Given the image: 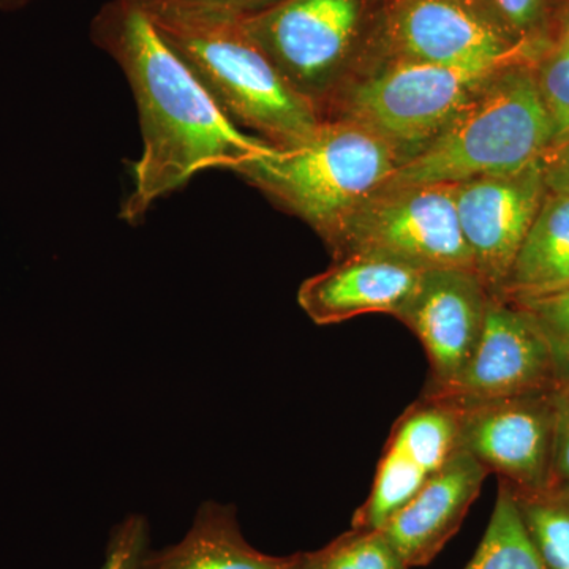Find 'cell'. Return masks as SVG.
I'll return each instance as SVG.
<instances>
[{
    "instance_id": "cell-27",
    "label": "cell",
    "mask_w": 569,
    "mask_h": 569,
    "mask_svg": "<svg viewBox=\"0 0 569 569\" xmlns=\"http://www.w3.org/2000/svg\"><path fill=\"white\" fill-rule=\"evenodd\" d=\"M541 162L548 190L569 197V137L556 142Z\"/></svg>"
},
{
    "instance_id": "cell-22",
    "label": "cell",
    "mask_w": 569,
    "mask_h": 569,
    "mask_svg": "<svg viewBox=\"0 0 569 569\" xmlns=\"http://www.w3.org/2000/svg\"><path fill=\"white\" fill-rule=\"evenodd\" d=\"M518 305L530 313L545 336L557 385L569 383V290Z\"/></svg>"
},
{
    "instance_id": "cell-7",
    "label": "cell",
    "mask_w": 569,
    "mask_h": 569,
    "mask_svg": "<svg viewBox=\"0 0 569 569\" xmlns=\"http://www.w3.org/2000/svg\"><path fill=\"white\" fill-rule=\"evenodd\" d=\"M332 260L373 254L418 271H473L456 206V183H385L326 242ZM475 272V271H473Z\"/></svg>"
},
{
    "instance_id": "cell-8",
    "label": "cell",
    "mask_w": 569,
    "mask_h": 569,
    "mask_svg": "<svg viewBox=\"0 0 569 569\" xmlns=\"http://www.w3.org/2000/svg\"><path fill=\"white\" fill-rule=\"evenodd\" d=\"M362 56L489 69L530 61V47L503 21L455 0H380Z\"/></svg>"
},
{
    "instance_id": "cell-9",
    "label": "cell",
    "mask_w": 569,
    "mask_h": 569,
    "mask_svg": "<svg viewBox=\"0 0 569 569\" xmlns=\"http://www.w3.org/2000/svg\"><path fill=\"white\" fill-rule=\"evenodd\" d=\"M548 193L542 162L456 183L460 231L475 274L497 298Z\"/></svg>"
},
{
    "instance_id": "cell-15",
    "label": "cell",
    "mask_w": 569,
    "mask_h": 569,
    "mask_svg": "<svg viewBox=\"0 0 569 569\" xmlns=\"http://www.w3.org/2000/svg\"><path fill=\"white\" fill-rule=\"evenodd\" d=\"M418 269L373 254H347L302 282L298 302L317 325H336L367 313L399 317L417 291Z\"/></svg>"
},
{
    "instance_id": "cell-4",
    "label": "cell",
    "mask_w": 569,
    "mask_h": 569,
    "mask_svg": "<svg viewBox=\"0 0 569 569\" xmlns=\"http://www.w3.org/2000/svg\"><path fill=\"white\" fill-rule=\"evenodd\" d=\"M397 168L396 153L376 133L353 122L323 121L309 140L293 148H274L233 173L299 217L326 244Z\"/></svg>"
},
{
    "instance_id": "cell-5",
    "label": "cell",
    "mask_w": 569,
    "mask_h": 569,
    "mask_svg": "<svg viewBox=\"0 0 569 569\" xmlns=\"http://www.w3.org/2000/svg\"><path fill=\"white\" fill-rule=\"evenodd\" d=\"M501 67L456 69L362 56L321 108V121L365 127L387 142L400 167L425 151Z\"/></svg>"
},
{
    "instance_id": "cell-21",
    "label": "cell",
    "mask_w": 569,
    "mask_h": 569,
    "mask_svg": "<svg viewBox=\"0 0 569 569\" xmlns=\"http://www.w3.org/2000/svg\"><path fill=\"white\" fill-rule=\"evenodd\" d=\"M293 569H410L381 529H351L325 548L293 556Z\"/></svg>"
},
{
    "instance_id": "cell-12",
    "label": "cell",
    "mask_w": 569,
    "mask_h": 569,
    "mask_svg": "<svg viewBox=\"0 0 569 569\" xmlns=\"http://www.w3.org/2000/svg\"><path fill=\"white\" fill-rule=\"evenodd\" d=\"M556 387L549 347L533 318L522 306L492 298L485 331L466 369L451 387L430 397L463 407Z\"/></svg>"
},
{
    "instance_id": "cell-1",
    "label": "cell",
    "mask_w": 569,
    "mask_h": 569,
    "mask_svg": "<svg viewBox=\"0 0 569 569\" xmlns=\"http://www.w3.org/2000/svg\"><path fill=\"white\" fill-rule=\"evenodd\" d=\"M91 37L121 67L140 118L142 153L121 209L126 222H140L157 200L201 171H234L274 149L227 118L137 3H104Z\"/></svg>"
},
{
    "instance_id": "cell-23",
    "label": "cell",
    "mask_w": 569,
    "mask_h": 569,
    "mask_svg": "<svg viewBox=\"0 0 569 569\" xmlns=\"http://www.w3.org/2000/svg\"><path fill=\"white\" fill-rule=\"evenodd\" d=\"M148 545V522L130 516L112 531L102 569H138Z\"/></svg>"
},
{
    "instance_id": "cell-20",
    "label": "cell",
    "mask_w": 569,
    "mask_h": 569,
    "mask_svg": "<svg viewBox=\"0 0 569 569\" xmlns=\"http://www.w3.org/2000/svg\"><path fill=\"white\" fill-rule=\"evenodd\" d=\"M509 489L542 560L550 569H569V481L535 490Z\"/></svg>"
},
{
    "instance_id": "cell-6",
    "label": "cell",
    "mask_w": 569,
    "mask_h": 569,
    "mask_svg": "<svg viewBox=\"0 0 569 569\" xmlns=\"http://www.w3.org/2000/svg\"><path fill=\"white\" fill-rule=\"evenodd\" d=\"M372 13L367 0H276L239 21L320 114L361 58Z\"/></svg>"
},
{
    "instance_id": "cell-14",
    "label": "cell",
    "mask_w": 569,
    "mask_h": 569,
    "mask_svg": "<svg viewBox=\"0 0 569 569\" xmlns=\"http://www.w3.org/2000/svg\"><path fill=\"white\" fill-rule=\"evenodd\" d=\"M489 475L473 456L458 449L385 523L381 530L408 568L429 565L458 533Z\"/></svg>"
},
{
    "instance_id": "cell-13",
    "label": "cell",
    "mask_w": 569,
    "mask_h": 569,
    "mask_svg": "<svg viewBox=\"0 0 569 569\" xmlns=\"http://www.w3.org/2000/svg\"><path fill=\"white\" fill-rule=\"evenodd\" d=\"M460 408L438 397H419L397 419L378 462L372 490L355 512L356 529H383L427 479L459 449Z\"/></svg>"
},
{
    "instance_id": "cell-24",
    "label": "cell",
    "mask_w": 569,
    "mask_h": 569,
    "mask_svg": "<svg viewBox=\"0 0 569 569\" xmlns=\"http://www.w3.org/2000/svg\"><path fill=\"white\" fill-rule=\"evenodd\" d=\"M505 24L518 39L533 48L548 17L549 0H492Z\"/></svg>"
},
{
    "instance_id": "cell-25",
    "label": "cell",
    "mask_w": 569,
    "mask_h": 569,
    "mask_svg": "<svg viewBox=\"0 0 569 569\" xmlns=\"http://www.w3.org/2000/svg\"><path fill=\"white\" fill-rule=\"evenodd\" d=\"M142 10L168 9L198 11V13L227 14V17H246L268 7L276 0H130Z\"/></svg>"
},
{
    "instance_id": "cell-29",
    "label": "cell",
    "mask_w": 569,
    "mask_h": 569,
    "mask_svg": "<svg viewBox=\"0 0 569 569\" xmlns=\"http://www.w3.org/2000/svg\"><path fill=\"white\" fill-rule=\"evenodd\" d=\"M33 0H0V10L2 11H17L24 9Z\"/></svg>"
},
{
    "instance_id": "cell-2",
    "label": "cell",
    "mask_w": 569,
    "mask_h": 569,
    "mask_svg": "<svg viewBox=\"0 0 569 569\" xmlns=\"http://www.w3.org/2000/svg\"><path fill=\"white\" fill-rule=\"evenodd\" d=\"M171 50L234 126L274 146L309 140L321 121L239 21V17L168 9L144 10Z\"/></svg>"
},
{
    "instance_id": "cell-18",
    "label": "cell",
    "mask_w": 569,
    "mask_h": 569,
    "mask_svg": "<svg viewBox=\"0 0 569 569\" xmlns=\"http://www.w3.org/2000/svg\"><path fill=\"white\" fill-rule=\"evenodd\" d=\"M530 63L553 122L556 142L565 140L569 137V0H549Z\"/></svg>"
},
{
    "instance_id": "cell-17",
    "label": "cell",
    "mask_w": 569,
    "mask_h": 569,
    "mask_svg": "<svg viewBox=\"0 0 569 569\" xmlns=\"http://www.w3.org/2000/svg\"><path fill=\"white\" fill-rule=\"evenodd\" d=\"M569 290V197L546 193L498 299L526 302Z\"/></svg>"
},
{
    "instance_id": "cell-26",
    "label": "cell",
    "mask_w": 569,
    "mask_h": 569,
    "mask_svg": "<svg viewBox=\"0 0 569 569\" xmlns=\"http://www.w3.org/2000/svg\"><path fill=\"white\" fill-rule=\"evenodd\" d=\"M553 399L552 481H569V383L557 385Z\"/></svg>"
},
{
    "instance_id": "cell-3",
    "label": "cell",
    "mask_w": 569,
    "mask_h": 569,
    "mask_svg": "<svg viewBox=\"0 0 569 569\" xmlns=\"http://www.w3.org/2000/svg\"><path fill=\"white\" fill-rule=\"evenodd\" d=\"M556 130L530 61L501 67L482 82L436 140L397 168L389 183H459L538 162Z\"/></svg>"
},
{
    "instance_id": "cell-19",
    "label": "cell",
    "mask_w": 569,
    "mask_h": 569,
    "mask_svg": "<svg viewBox=\"0 0 569 569\" xmlns=\"http://www.w3.org/2000/svg\"><path fill=\"white\" fill-rule=\"evenodd\" d=\"M463 569H550L527 533L507 481H498L488 529Z\"/></svg>"
},
{
    "instance_id": "cell-16",
    "label": "cell",
    "mask_w": 569,
    "mask_h": 569,
    "mask_svg": "<svg viewBox=\"0 0 569 569\" xmlns=\"http://www.w3.org/2000/svg\"><path fill=\"white\" fill-rule=\"evenodd\" d=\"M138 569H293V556L274 557L247 542L236 509L209 501L198 509L186 537L144 553Z\"/></svg>"
},
{
    "instance_id": "cell-28",
    "label": "cell",
    "mask_w": 569,
    "mask_h": 569,
    "mask_svg": "<svg viewBox=\"0 0 569 569\" xmlns=\"http://www.w3.org/2000/svg\"><path fill=\"white\" fill-rule=\"evenodd\" d=\"M455 2L467 7V9L477 11V13L482 14V17L496 18V20L503 21L500 14H498L496 7H493L492 0H455Z\"/></svg>"
},
{
    "instance_id": "cell-10",
    "label": "cell",
    "mask_w": 569,
    "mask_h": 569,
    "mask_svg": "<svg viewBox=\"0 0 569 569\" xmlns=\"http://www.w3.org/2000/svg\"><path fill=\"white\" fill-rule=\"evenodd\" d=\"M552 392L458 406L459 449L512 489L546 488L552 482Z\"/></svg>"
},
{
    "instance_id": "cell-11",
    "label": "cell",
    "mask_w": 569,
    "mask_h": 569,
    "mask_svg": "<svg viewBox=\"0 0 569 569\" xmlns=\"http://www.w3.org/2000/svg\"><path fill=\"white\" fill-rule=\"evenodd\" d=\"M493 296L468 269H436L421 277L397 320L418 337L429 361L422 395L451 387L477 350Z\"/></svg>"
}]
</instances>
